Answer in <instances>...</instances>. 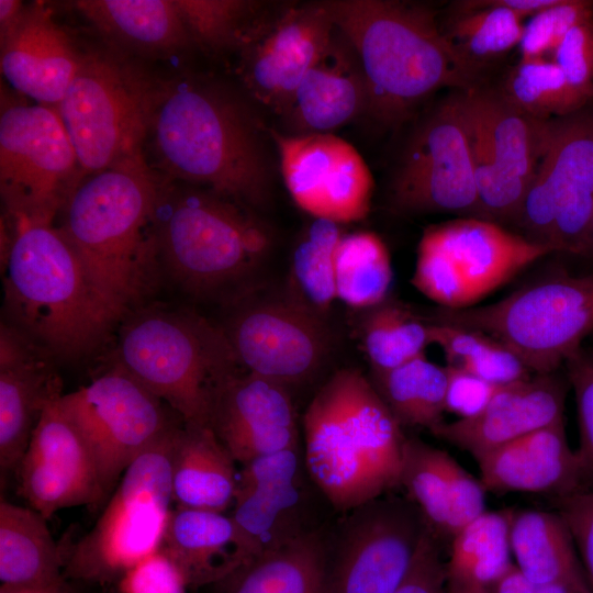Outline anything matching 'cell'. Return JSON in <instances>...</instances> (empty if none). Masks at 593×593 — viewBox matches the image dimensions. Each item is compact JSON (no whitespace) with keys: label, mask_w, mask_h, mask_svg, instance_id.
Instances as JSON below:
<instances>
[{"label":"cell","mask_w":593,"mask_h":593,"mask_svg":"<svg viewBox=\"0 0 593 593\" xmlns=\"http://www.w3.org/2000/svg\"><path fill=\"white\" fill-rule=\"evenodd\" d=\"M146 143L164 177L212 190L254 210L270 198L262 127L248 107L211 80L156 83Z\"/></svg>","instance_id":"1"},{"label":"cell","mask_w":593,"mask_h":593,"mask_svg":"<svg viewBox=\"0 0 593 593\" xmlns=\"http://www.w3.org/2000/svg\"><path fill=\"white\" fill-rule=\"evenodd\" d=\"M159 182L144 155L122 160L86 176L56 217L121 318L156 301L164 288L155 217Z\"/></svg>","instance_id":"2"},{"label":"cell","mask_w":593,"mask_h":593,"mask_svg":"<svg viewBox=\"0 0 593 593\" xmlns=\"http://www.w3.org/2000/svg\"><path fill=\"white\" fill-rule=\"evenodd\" d=\"M1 258L2 320L48 351L76 362L101 351L121 316L55 224L11 223Z\"/></svg>","instance_id":"3"},{"label":"cell","mask_w":593,"mask_h":593,"mask_svg":"<svg viewBox=\"0 0 593 593\" xmlns=\"http://www.w3.org/2000/svg\"><path fill=\"white\" fill-rule=\"evenodd\" d=\"M155 217L164 287L225 307L256 292L272 246L256 210L160 177Z\"/></svg>","instance_id":"4"},{"label":"cell","mask_w":593,"mask_h":593,"mask_svg":"<svg viewBox=\"0 0 593 593\" xmlns=\"http://www.w3.org/2000/svg\"><path fill=\"white\" fill-rule=\"evenodd\" d=\"M355 49L366 80L367 115L396 127L441 88L470 90L480 77L455 52L426 5L394 0L322 1Z\"/></svg>","instance_id":"5"},{"label":"cell","mask_w":593,"mask_h":593,"mask_svg":"<svg viewBox=\"0 0 593 593\" xmlns=\"http://www.w3.org/2000/svg\"><path fill=\"white\" fill-rule=\"evenodd\" d=\"M307 471L336 510L353 511L400 486L406 436L371 380L335 372L303 416Z\"/></svg>","instance_id":"6"},{"label":"cell","mask_w":593,"mask_h":593,"mask_svg":"<svg viewBox=\"0 0 593 593\" xmlns=\"http://www.w3.org/2000/svg\"><path fill=\"white\" fill-rule=\"evenodd\" d=\"M115 336L110 363L164 401L183 424L210 426L217 389L240 370L220 325L156 300L126 314Z\"/></svg>","instance_id":"7"},{"label":"cell","mask_w":593,"mask_h":593,"mask_svg":"<svg viewBox=\"0 0 593 593\" xmlns=\"http://www.w3.org/2000/svg\"><path fill=\"white\" fill-rule=\"evenodd\" d=\"M433 322L493 337L532 373L556 372L593 334V272L551 276L490 304L441 307Z\"/></svg>","instance_id":"8"},{"label":"cell","mask_w":593,"mask_h":593,"mask_svg":"<svg viewBox=\"0 0 593 593\" xmlns=\"http://www.w3.org/2000/svg\"><path fill=\"white\" fill-rule=\"evenodd\" d=\"M182 426L167 430L126 468L98 522L70 555L74 574L122 577L161 547L172 512V462Z\"/></svg>","instance_id":"9"},{"label":"cell","mask_w":593,"mask_h":593,"mask_svg":"<svg viewBox=\"0 0 593 593\" xmlns=\"http://www.w3.org/2000/svg\"><path fill=\"white\" fill-rule=\"evenodd\" d=\"M155 85L119 55L82 54L60 115L85 177L144 155Z\"/></svg>","instance_id":"10"},{"label":"cell","mask_w":593,"mask_h":593,"mask_svg":"<svg viewBox=\"0 0 593 593\" xmlns=\"http://www.w3.org/2000/svg\"><path fill=\"white\" fill-rule=\"evenodd\" d=\"M552 253L495 222L458 217L424 230L411 283L443 309H468Z\"/></svg>","instance_id":"11"},{"label":"cell","mask_w":593,"mask_h":593,"mask_svg":"<svg viewBox=\"0 0 593 593\" xmlns=\"http://www.w3.org/2000/svg\"><path fill=\"white\" fill-rule=\"evenodd\" d=\"M85 178L54 107L12 103L0 116V192L11 223L54 224Z\"/></svg>","instance_id":"12"},{"label":"cell","mask_w":593,"mask_h":593,"mask_svg":"<svg viewBox=\"0 0 593 593\" xmlns=\"http://www.w3.org/2000/svg\"><path fill=\"white\" fill-rule=\"evenodd\" d=\"M60 404L92 457L104 501L147 447L183 423L164 401L112 363L87 385L63 394Z\"/></svg>","instance_id":"13"},{"label":"cell","mask_w":593,"mask_h":593,"mask_svg":"<svg viewBox=\"0 0 593 593\" xmlns=\"http://www.w3.org/2000/svg\"><path fill=\"white\" fill-rule=\"evenodd\" d=\"M479 217L515 224L540 159L548 121L537 120L506 101L497 89L461 91Z\"/></svg>","instance_id":"14"},{"label":"cell","mask_w":593,"mask_h":593,"mask_svg":"<svg viewBox=\"0 0 593 593\" xmlns=\"http://www.w3.org/2000/svg\"><path fill=\"white\" fill-rule=\"evenodd\" d=\"M404 214L479 217L478 192L461 91L433 109L409 137L389 187Z\"/></svg>","instance_id":"15"},{"label":"cell","mask_w":593,"mask_h":593,"mask_svg":"<svg viewBox=\"0 0 593 593\" xmlns=\"http://www.w3.org/2000/svg\"><path fill=\"white\" fill-rule=\"evenodd\" d=\"M255 293L227 306L220 325L238 366L287 389L306 381L329 353L325 318L288 295L268 300Z\"/></svg>","instance_id":"16"},{"label":"cell","mask_w":593,"mask_h":593,"mask_svg":"<svg viewBox=\"0 0 593 593\" xmlns=\"http://www.w3.org/2000/svg\"><path fill=\"white\" fill-rule=\"evenodd\" d=\"M332 562L325 593H394L428 527L407 497L382 495L351 511Z\"/></svg>","instance_id":"17"},{"label":"cell","mask_w":593,"mask_h":593,"mask_svg":"<svg viewBox=\"0 0 593 593\" xmlns=\"http://www.w3.org/2000/svg\"><path fill=\"white\" fill-rule=\"evenodd\" d=\"M335 25L322 2L258 13L235 51L236 74L250 98L279 114L328 44Z\"/></svg>","instance_id":"18"},{"label":"cell","mask_w":593,"mask_h":593,"mask_svg":"<svg viewBox=\"0 0 593 593\" xmlns=\"http://www.w3.org/2000/svg\"><path fill=\"white\" fill-rule=\"evenodd\" d=\"M268 133L284 184L299 208L313 219L340 225L368 215L374 182L350 143L333 133Z\"/></svg>","instance_id":"19"},{"label":"cell","mask_w":593,"mask_h":593,"mask_svg":"<svg viewBox=\"0 0 593 593\" xmlns=\"http://www.w3.org/2000/svg\"><path fill=\"white\" fill-rule=\"evenodd\" d=\"M60 398L44 410L15 470L19 493L46 519L64 508L104 502L92 457Z\"/></svg>","instance_id":"20"},{"label":"cell","mask_w":593,"mask_h":593,"mask_svg":"<svg viewBox=\"0 0 593 593\" xmlns=\"http://www.w3.org/2000/svg\"><path fill=\"white\" fill-rule=\"evenodd\" d=\"M534 178L555 208V247L571 256L593 217V111L548 121Z\"/></svg>","instance_id":"21"},{"label":"cell","mask_w":593,"mask_h":593,"mask_svg":"<svg viewBox=\"0 0 593 593\" xmlns=\"http://www.w3.org/2000/svg\"><path fill=\"white\" fill-rule=\"evenodd\" d=\"M57 363L48 351L1 321V480L15 472L46 406L64 394Z\"/></svg>","instance_id":"22"},{"label":"cell","mask_w":593,"mask_h":593,"mask_svg":"<svg viewBox=\"0 0 593 593\" xmlns=\"http://www.w3.org/2000/svg\"><path fill=\"white\" fill-rule=\"evenodd\" d=\"M567 377L533 373L504 385L478 415L444 422L432 433L472 458L546 426L564 421Z\"/></svg>","instance_id":"23"},{"label":"cell","mask_w":593,"mask_h":593,"mask_svg":"<svg viewBox=\"0 0 593 593\" xmlns=\"http://www.w3.org/2000/svg\"><path fill=\"white\" fill-rule=\"evenodd\" d=\"M1 72L20 93L56 107L74 79L82 54L42 3L24 7L0 34Z\"/></svg>","instance_id":"24"},{"label":"cell","mask_w":593,"mask_h":593,"mask_svg":"<svg viewBox=\"0 0 593 593\" xmlns=\"http://www.w3.org/2000/svg\"><path fill=\"white\" fill-rule=\"evenodd\" d=\"M473 459L486 492L533 493L553 500L583 490L578 456L568 444L564 421Z\"/></svg>","instance_id":"25"},{"label":"cell","mask_w":593,"mask_h":593,"mask_svg":"<svg viewBox=\"0 0 593 593\" xmlns=\"http://www.w3.org/2000/svg\"><path fill=\"white\" fill-rule=\"evenodd\" d=\"M400 486L439 541H450L486 511V490L480 479L445 450L416 437H406Z\"/></svg>","instance_id":"26"},{"label":"cell","mask_w":593,"mask_h":593,"mask_svg":"<svg viewBox=\"0 0 593 593\" xmlns=\"http://www.w3.org/2000/svg\"><path fill=\"white\" fill-rule=\"evenodd\" d=\"M368 93L359 58L335 27L282 113L288 134L332 133L367 113Z\"/></svg>","instance_id":"27"},{"label":"cell","mask_w":593,"mask_h":593,"mask_svg":"<svg viewBox=\"0 0 593 593\" xmlns=\"http://www.w3.org/2000/svg\"><path fill=\"white\" fill-rule=\"evenodd\" d=\"M161 548L189 588L212 585L255 556L232 516L182 507L172 510Z\"/></svg>","instance_id":"28"},{"label":"cell","mask_w":593,"mask_h":593,"mask_svg":"<svg viewBox=\"0 0 593 593\" xmlns=\"http://www.w3.org/2000/svg\"><path fill=\"white\" fill-rule=\"evenodd\" d=\"M75 4L110 41L145 57H171L193 45L175 0H83Z\"/></svg>","instance_id":"29"},{"label":"cell","mask_w":593,"mask_h":593,"mask_svg":"<svg viewBox=\"0 0 593 593\" xmlns=\"http://www.w3.org/2000/svg\"><path fill=\"white\" fill-rule=\"evenodd\" d=\"M235 460L210 426L181 427L172 462L177 507L224 513L234 503Z\"/></svg>","instance_id":"30"},{"label":"cell","mask_w":593,"mask_h":593,"mask_svg":"<svg viewBox=\"0 0 593 593\" xmlns=\"http://www.w3.org/2000/svg\"><path fill=\"white\" fill-rule=\"evenodd\" d=\"M515 568L528 580L593 593L568 526L556 511L512 510Z\"/></svg>","instance_id":"31"},{"label":"cell","mask_w":593,"mask_h":593,"mask_svg":"<svg viewBox=\"0 0 593 593\" xmlns=\"http://www.w3.org/2000/svg\"><path fill=\"white\" fill-rule=\"evenodd\" d=\"M296 426L289 389L239 370L217 389L210 427L228 449L279 427Z\"/></svg>","instance_id":"32"},{"label":"cell","mask_w":593,"mask_h":593,"mask_svg":"<svg viewBox=\"0 0 593 593\" xmlns=\"http://www.w3.org/2000/svg\"><path fill=\"white\" fill-rule=\"evenodd\" d=\"M327 550L304 532L265 550L212 584L214 593H325Z\"/></svg>","instance_id":"33"},{"label":"cell","mask_w":593,"mask_h":593,"mask_svg":"<svg viewBox=\"0 0 593 593\" xmlns=\"http://www.w3.org/2000/svg\"><path fill=\"white\" fill-rule=\"evenodd\" d=\"M63 559L47 519L31 507L0 502L2 589L59 591Z\"/></svg>","instance_id":"34"},{"label":"cell","mask_w":593,"mask_h":593,"mask_svg":"<svg viewBox=\"0 0 593 593\" xmlns=\"http://www.w3.org/2000/svg\"><path fill=\"white\" fill-rule=\"evenodd\" d=\"M512 510L485 511L449 541L446 582L492 589L514 567Z\"/></svg>","instance_id":"35"},{"label":"cell","mask_w":593,"mask_h":593,"mask_svg":"<svg viewBox=\"0 0 593 593\" xmlns=\"http://www.w3.org/2000/svg\"><path fill=\"white\" fill-rule=\"evenodd\" d=\"M524 16L484 0L452 4L441 31L455 52L479 77L482 68L519 45Z\"/></svg>","instance_id":"36"},{"label":"cell","mask_w":593,"mask_h":593,"mask_svg":"<svg viewBox=\"0 0 593 593\" xmlns=\"http://www.w3.org/2000/svg\"><path fill=\"white\" fill-rule=\"evenodd\" d=\"M371 382L402 427L430 432L445 421L447 368L425 355L393 369L371 372Z\"/></svg>","instance_id":"37"},{"label":"cell","mask_w":593,"mask_h":593,"mask_svg":"<svg viewBox=\"0 0 593 593\" xmlns=\"http://www.w3.org/2000/svg\"><path fill=\"white\" fill-rule=\"evenodd\" d=\"M345 232L340 224L313 219L292 253L287 295L325 318L337 300L335 254Z\"/></svg>","instance_id":"38"},{"label":"cell","mask_w":593,"mask_h":593,"mask_svg":"<svg viewBox=\"0 0 593 593\" xmlns=\"http://www.w3.org/2000/svg\"><path fill=\"white\" fill-rule=\"evenodd\" d=\"M393 268L389 249L379 235L345 233L335 254V288L338 301L369 310L389 296Z\"/></svg>","instance_id":"39"},{"label":"cell","mask_w":593,"mask_h":593,"mask_svg":"<svg viewBox=\"0 0 593 593\" xmlns=\"http://www.w3.org/2000/svg\"><path fill=\"white\" fill-rule=\"evenodd\" d=\"M430 322L392 299L366 310L360 324V343L371 372L399 367L425 355L430 342Z\"/></svg>","instance_id":"40"},{"label":"cell","mask_w":593,"mask_h":593,"mask_svg":"<svg viewBox=\"0 0 593 593\" xmlns=\"http://www.w3.org/2000/svg\"><path fill=\"white\" fill-rule=\"evenodd\" d=\"M497 90L515 108L541 121L573 114L589 102L547 58L519 59Z\"/></svg>","instance_id":"41"},{"label":"cell","mask_w":593,"mask_h":593,"mask_svg":"<svg viewBox=\"0 0 593 593\" xmlns=\"http://www.w3.org/2000/svg\"><path fill=\"white\" fill-rule=\"evenodd\" d=\"M300 502L295 482L235 493L232 518L255 556L304 533L295 526Z\"/></svg>","instance_id":"42"},{"label":"cell","mask_w":593,"mask_h":593,"mask_svg":"<svg viewBox=\"0 0 593 593\" xmlns=\"http://www.w3.org/2000/svg\"><path fill=\"white\" fill-rule=\"evenodd\" d=\"M429 332L432 345L443 350L446 366L496 385L511 384L533 374L515 354L484 333L434 322Z\"/></svg>","instance_id":"43"},{"label":"cell","mask_w":593,"mask_h":593,"mask_svg":"<svg viewBox=\"0 0 593 593\" xmlns=\"http://www.w3.org/2000/svg\"><path fill=\"white\" fill-rule=\"evenodd\" d=\"M192 44L221 53L235 49L260 4L244 0H175Z\"/></svg>","instance_id":"44"},{"label":"cell","mask_w":593,"mask_h":593,"mask_svg":"<svg viewBox=\"0 0 593 593\" xmlns=\"http://www.w3.org/2000/svg\"><path fill=\"white\" fill-rule=\"evenodd\" d=\"M593 19V1L557 0L530 16L519 42L521 59L546 58L577 24Z\"/></svg>","instance_id":"45"},{"label":"cell","mask_w":593,"mask_h":593,"mask_svg":"<svg viewBox=\"0 0 593 593\" xmlns=\"http://www.w3.org/2000/svg\"><path fill=\"white\" fill-rule=\"evenodd\" d=\"M572 389L579 422V447L575 449L583 490H593V349L583 345L563 365Z\"/></svg>","instance_id":"46"},{"label":"cell","mask_w":593,"mask_h":593,"mask_svg":"<svg viewBox=\"0 0 593 593\" xmlns=\"http://www.w3.org/2000/svg\"><path fill=\"white\" fill-rule=\"evenodd\" d=\"M568 83L583 98H593V19L573 26L552 54Z\"/></svg>","instance_id":"47"},{"label":"cell","mask_w":593,"mask_h":593,"mask_svg":"<svg viewBox=\"0 0 593 593\" xmlns=\"http://www.w3.org/2000/svg\"><path fill=\"white\" fill-rule=\"evenodd\" d=\"M122 593H188L189 585L175 561L160 547L122 577Z\"/></svg>","instance_id":"48"},{"label":"cell","mask_w":593,"mask_h":593,"mask_svg":"<svg viewBox=\"0 0 593 593\" xmlns=\"http://www.w3.org/2000/svg\"><path fill=\"white\" fill-rule=\"evenodd\" d=\"M556 512L568 526L593 591V490L553 499Z\"/></svg>","instance_id":"49"},{"label":"cell","mask_w":593,"mask_h":593,"mask_svg":"<svg viewBox=\"0 0 593 593\" xmlns=\"http://www.w3.org/2000/svg\"><path fill=\"white\" fill-rule=\"evenodd\" d=\"M394 593H447L439 539L429 527L422 536L406 577Z\"/></svg>","instance_id":"50"},{"label":"cell","mask_w":593,"mask_h":593,"mask_svg":"<svg viewBox=\"0 0 593 593\" xmlns=\"http://www.w3.org/2000/svg\"><path fill=\"white\" fill-rule=\"evenodd\" d=\"M446 412L457 419L470 418L481 413L504 385L490 383L465 370L446 366ZM507 385V384H506Z\"/></svg>","instance_id":"51"},{"label":"cell","mask_w":593,"mask_h":593,"mask_svg":"<svg viewBox=\"0 0 593 593\" xmlns=\"http://www.w3.org/2000/svg\"><path fill=\"white\" fill-rule=\"evenodd\" d=\"M298 473V448L265 456L243 465L237 474L235 493L296 482Z\"/></svg>","instance_id":"52"},{"label":"cell","mask_w":593,"mask_h":593,"mask_svg":"<svg viewBox=\"0 0 593 593\" xmlns=\"http://www.w3.org/2000/svg\"><path fill=\"white\" fill-rule=\"evenodd\" d=\"M492 593H582L556 583H538L525 578L515 566L492 589Z\"/></svg>","instance_id":"53"},{"label":"cell","mask_w":593,"mask_h":593,"mask_svg":"<svg viewBox=\"0 0 593 593\" xmlns=\"http://www.w3.org/2000/svg\"><path fill=\"white\" fill-rule=\"evenodd\" d=\"M24 7L21 1L1 0L0 1V34L8 31L18 20Z\"/></svg>","instance_id":"54"},{"label":"cell","mask_w":593,"mask_h":593,"mask_svg":"<svg viewBox=\"0 0 593 593\" xmlns=\"http://www.w3.org/2000/svg\"><path fill=\"white\" fill-rule=\"evenodd\" d=\"M572 257L593 267V217Z\"/></svg>","instance_id":"55"},{"label":"cell","mask_w":593,"mask_h":593,"mask_svg":"<svg viewBox=\"0 0 593 593\" xmlns=\"http://www.w3.org/2000/svg\"><path fill=\"white\" fill-rule=\"evenodd\" d=\"M447 593H492L490 589L446 582Z\"/></svg>","instance_id":"56"},{"label":"cell","mask_w":593,"mask_h":593,"mask_svg":"<svg viewBox=\"0 0 593 593\" xmlns=\"http://www.w3.org/2000/svg\"><path fill=\"white\" fill-rule=\"evenodd\" d=\"M590 337H591V339H592V340H591L590 347L593 349V334H592Z\"/></svg>","instance_id":"57"}]
</instances>
